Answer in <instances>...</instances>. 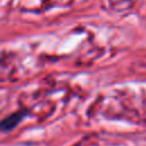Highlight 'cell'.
<instances>
[{"instance_id": "cell-1", "label": "cell", "mask_w": 146, "mask_h": 146, "mask_svg": "<svg viewBox=\"0 0 146 146\" xmlns=\"http://www.w3.org/2000/svg\"><path fill=\"white\" fill-rule=\"evenodd\" d=\"M27 114L26 111H18V112H15L8 116H6L2 121H1V130L3 132H7L9 130H13L23 119L24 116Z\"/></svg>"}]
</instances>
